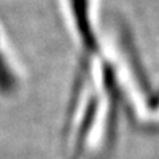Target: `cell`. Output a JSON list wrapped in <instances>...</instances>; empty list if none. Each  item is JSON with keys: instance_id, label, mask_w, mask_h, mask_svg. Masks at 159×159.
Instances as JSON below:
<instances>
[{"instance_id": "6da1fadb", "label": "cell", "mask_w": 159, "mask_h": 159, "mask_svg": "<svg viewBox=\"0 0 159 159\" xmlns=\"http://www.w3.org/2000/svg\"><path fill=\"white\" fill-rule=\"evenodd\" d=\"M69 4H70L74 25H76L82 47L81 62H80L78 66L76 82H74V96L72 98V99H77L78 90L81 89L82 82L85 81L88 76L90 60L98 53V41L90 20V0H69Z\"/></svg>"}, {"instance_id": "7a4b0ae2", "label": "cell", "mask_w": 159, "mask_h": 159, "mask_svg": "<svg viewBox=\"0 0 159 159\" xmlns=\"http://www.w3.org/2000/svg\"><path fill=\"white\" fill-rule=\"evenodd\" d=\"M16 88V78L13 72L9 69L6 58L0 51V92L8 94L15 90Z\"/></svg>"}]
</instances>
